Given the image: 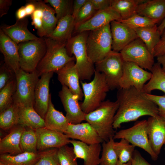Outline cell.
<instances>
[{"label": "cell", "mask_w": 165, "mask_h": 165, "mask_svg": "<svg viewBox=\"0 0 165 165\" xmlns=\"http://www.w3.org/2000/svg\"><path fill=\"white\" fill-rule=\"evenodd\" d=\"M151 71L152 77L144 85L142 91L150 94L152 90H158L165 94V73L160 64L158 62L155 63Z\"/></svg>", "instance_id": "d6a6232c"}, {"label": "cell", "mask_w": 165, "mask_h": 165, "mask_svg": "<svg viewBox=\"0 0 165 165\" xmlns=\"http://www.w3.org/2000/svg\"><path fill=\"white\" fill-rule=\"evenodd\" d=\"M37 141L35 130L25 127L21 135L20 141V146L23 152H38Z\"/></svg>", "instance_id": "e575fe53"}, {"label": "cell", "mask_w": 165, "mask_h": 165, "mask_svg": "<svg viewBox=\"0 0 165 165\" xmlns=\"http://www.w3.org/2000/svg\"><path fill=\"white\" fill-rule=\"evenodd\" d=\"M116 97L119 106L114 118V129L120 128L123 123L136 121L143 116L159 115L157 105L146 97L145 93L134 87L119 88Z\"/></svg>", "instance_id": "6da1fadb"}, {"label": "cell", "mask_w": 165, "mask_h": 165, "mask_svg": "<svg viewBox=\"0 0 165 165\" xmlns=\"http://www.w3.org/2000/svg\"><path fill=\"white\" fill-rule=\"evenodd\" d=\"M16 87V79L0 90V113L13 104Z\"/></svg>", "instance_id": "74e56055"}, {"label": "cell", "mask_w": 165, "mask_h": 165, "mask_svg": "<svg viewBox=\"0 0 165 165\" xmlns=\"http://www.w3.org/2000/svg\"><path fill=\"white\" fill-rule=\"evenodd\" d=\"M41 152H24L13 156L8 154L0 155V165H34L41 157Z\"/></svg>", "instance_id": "f1b7e54d"}, {"label": "cell", "mask_w": 165, "mask_h": 165, "mask_svg": "<svg viewBox=\"0 0 165 165\" xmlns=\"http://www.w3.org/2000/svg\"><path fill=\"white\" fill-rule=\"evenodd\" d=\"M43 38L46 44V51L36 69L40 76L46 73L56 72L68 63L75 61L74 56L68 54L66 42H61L47 37Z\"/></svg>", "instance_id": "3957f363"}, {"label": "cell", "mask_w": 165, "mask_h": 165, "mask_svg": "<svg viewBox=\"0 0 165 165\" xmlns=\"http://www.w3.org/2000/svg\"><path fill=\"white\" fill-rule=\"evenodd\" d=\"M113 138L124 139L135 147L141 148L149 154L153 161H156L158 158V156L154 152L149 144L147 120L138 121L131 127L119 131L115 133Z\"/></svg>", "instance_id": "9c48e42d"}, {"label": "cell", "mask_w": 165, "mask_h": 165, "mask_svg": "<svg viewBox=\"0 0 165 165\" xmlns=\"http://www.w3.org/2000/svg\"><path fill=\"white\" fill-rule=\"evenodd\" d=\"M135 146L126 140L122 138L119 142H115L114 148L118 157L122 163H127L131 160Z\"/></svg>", "instance_id": "d590c367"}, {"label": "cell", "mask_w": 165, "mask_h": 165, "mask_svg": "<svg viewBox=\"0 0 165 165\" xmlns=\"http://www.w3.org/2000/svg\"><path fill=\"white\" fill-rule=\"evenodd\" d=\"M0 50L4 63L15 73L20 68L18 44L0 29Z\"/></svg>", "instance_id": "7402d4cb"}, {"label": "cell", "mask_w": 165, "mask_h": 165, "mask_svg": "<svg viewBox=\"0 0 165 165\" xmlns=\"http://www.w3.org/2000/svg\"><path fill=\"white\" fill-rule=\"evenodd\" d=\"M112 50L120 52L138 37L134 29L122 22L114 20L110 23Z\"/></svg>", "instance_id": "5bb4252c"}, {"label": "cell", "mask_w": 165, "mask_h": 165, "mask_svg": "<svg viewBox=\"0 0 165 165\" xmlns=\"http://www.w3.org/2000/svg\"><path fill=\"white\" fill-rule=\"evenodd\" d=\"M119 14L111 6L99 10L90 19L75 28L78 33L90 31L102 27L113 20L121 19Z\"/></svg>", "instance_id": "ffe728a7"}, {"label": "cell", "mask_w": 165, "mask_h": 165, "mask_svg": "<svg viewBox=\"0 0 165 165\" xmlns=\"http://www.w3.org/2000/svg\"><path fill=\"white\" fill-rule=\"evenodd\" d=\"M24 6L27 16H31L36 9L35 5L31 1H28Z\"/></svg>", "instance_id": "db71d44e"}, {"label": "cell", "mask_w": 165, "mask_h": 165, "mask_svg": "<svg viewBox=\"0 0 165 165\" xmlns=\"http://www.w3.org/2000/svg\"><path fill=\"white\" fill-rule=\"evenodd\" d=\"M15 79V73L4 63L0 68V90Z\"/></svg>", "instance_id": "ee69618b"}, {"label": "cell", "mask_w": 165, "mask_h": 165, "mask_svg": "<svg viewBox=\"0 0 165 165\" xmlns=\"http://www.w3.org/2000/svg\"><path fill=\"white\" fill-rule=\"evenodd\" d=\"M75 61L68 63L56 73L62 86H66L78 100L81 101L84 94L80 86L79 75Z\"/></svg>", "instance_id": "2e32d148"}, {"label": "cell", "mask_w": 165, "mask_h": 165, "mask_svg": "<svg viewBox=\"0 0 165 165\" xmlns=\"http://www.w3.org/2000/svg\"><path fill=\"white\" fill-rule=\"evenodd\" d=\"M28 20L25 18L16 20L13 24L3 25L0 27L2 31L14 41L19 44L20 43L39 40L38 38L31 33L28 29Z\"/></svg>", "instance_id": "603a6c76"}, {"label": "cell", "mask_w": 165, "mask_h": 165, "mask_svg": "<svg viewBox=\"0 0 165 165\" xmlns=\"http://www.w3.org/2000/svg\"><path fill=\"white\" fill-rule=\"evenodd\" d=\"M45 127L64 134L70 123L62 112L57 110L52 102L51 95L47 112L44 118Z\"/></svg>", "instance_id": "d4e9b609"}, {"label": "cell", "mask_w": 165, "mask_h": 165, "mask_svg": "<svg viewBox=\"0 0 165 165\" xmlns=\"http://www.w3.org/2000/svg\"><path fill=\"white\" fill-rule=\"evenodd\" d=\"M146 0H111L110 6L125 20L138 14L139 5Z\"/></svg>", "instance_id": "f546056e"}, {"label": "cell", "mask_w": 165, "mask_h": 165, "mask_svg": "<svg viewBox=\"0 0 165 165\" xmlns=\"http://www.w3.org/2000/svg\"><path fill=\"white\" fill-rule=\"evenodd\" d=\"M31 24L37 30L38 35L40 38L46 36V33L43 26L42 18L39 17H31Z\"/></svg>", "instance_id": "7dc6e473"}, {"label": "cell", "mask_w": 165, "mask_h": 165, "mask_svg": "<svg viewBox=\"0 0 165 165\" xmlns=\"http://www.w3.org/2000/svg\"><path fill=\"white\" fill-rule=\"evenodd\" d=\"M117 165H131V160L127 163H122L119 160Z\"/></svg>", "instance_id": "6f0895ef"}, {"label": "cell", "mask_w": 165, "mask_h": 165, "mask_svg": "<svg viewBox=\"0 0 165 165\" xmlns=\"http://www.w3.org/2000/svg\"><path fill=\"white\" fill-rule=\"evenodd\" d=\"M123 61L120 52L112 50L102 60L95 64V70L104 74L111 90L119 88Z\"/></svg>", "instance_id": "30bf717a"}, {"label": "cell", "mask_w": 165, "mask_h": 165, "mask_svg": "<svg viewBox=\"0 0 165 165\" xmlns=\"http://www.w3.org/2000/svg\"><path fill=\"white\" fill-rule=\"evenodd\" d=\"M119 106L117 101L107 100L86 114L85 121L91 125L104 141H108L115 134L113 124Z\"/></svg>", "instance_id": "7a4b0ae2"}, {"label": "cell", "mask_w": 165, "mask_h": 165, "mask_svg": "<svg viewBox=\"0 0 165 165\" xmlns=\"http://www.w3.org/2000/svg\"><path fill=\"white\" fill-rule=\"evenodd\" d=\"M120 53L124 61L134 63L145 70L151 71L155 64L154 56L139 38L127 45Z\"/></svg>", "instance_id": "8fae6325"}, {"label": "cell", "mask_w": 165, "mask_h": 165, "mask_svg": "<svg viewBox=\"0 0 165 165\" xmlns=\"http://www.w3.org/2000/svg\"><path fill=\"white\" fill-rule=\"evenodd\" d=\"M84 99L80 105L86 114L97 108L105 101L110 90L104 74L95 70L93 79L89 82L81 81Z\"/></svg>", "instance_id": "5b68a950"}, {"label": "cell", "mask_w": 165, "mask_h": 165, "mask_svg": "<svg viewBox=\"0 0 165 165\" xmlns=\"http://www.w3.org/2000/svg\"><path fill=\"white\" fill-rule=\"evenodd\" d=\"M16 20H20L25 18L27 16L24 6H22L19 8L16 13Z\"/></svg>", "instance_id": "f5cc1de1"}, {"label": "cell", "mask_w": 165, "mask_h": 165, "mask_svg": "<svg viewBox=\"0 0 165 165\" xmlns=\"http://www.w3.org/2000/svg\"><path fill=\"white\" fill-rule=\"evenodd\" d=\"M15 75L16 87L14 103L34 108L35 90L40 77L38 72L36 70L27 72L20 68Z\"/></svg>", "instance_id": "52a82bcc"}, {"label": "cell", "mask_w": 165, "mask_h": 165, "mask_svg": "<svg viewBox=\"0 0 165 165\" xmlns=\"http://www.w3.org/2000/svg\"><path fill=\"white\" fill-rule=\"evenodd\" d=\"M164 165H165V164Z\"/></svg>", "instance_id": "91938a15"}, {"label": "cell", "mask_w": 165, "mask_h": 165, "mask_svg": "<svg viewBox=\"0 0 165 165\" xmlns=\"http://www.w3.org/2000/svg\"><path fill=\"white\" fill-rule=\"evenodd\" d=\"M54 72L42 74L35 88L34 108L44 119L48 109L50 97L49 85Z\"/></svg>", "instance_id": "9a60e30c"}, {"label": "cell", "mask_w": 165, "mask_h": 165, "mask_svg": "<svg viewBox=\"0 0 165 165\" xmlns=\"http://www.w3.org/2000/svg\"><path fill=\"white\" fill-rule=\"evenodd\" d=\"M165 28V18L161 22L160 25L158 27V30L161 35L163 30Z\"/></svg>", "instance_id": "9f6ffc18"}, {"label": "cell", "mask_w": 165, "mask_h": 165, "mask_svg": "<svg viewBox=\"0 0 165 165\" xmlns=\"http://www.w3.org/2000/svg\"><path fill=\"white\" fill-rule=\"evenodd\" d=\"M117 21L133 27L141 28L153 27L160 22L159 20H152L138 14L135 15L127 19H120Z\"/></svg>", "instance_id": "ab89813d"}, {"label": "cell", "mask_w": 165, "mask_h": 165, "mask_svg": "<svg viewBox=\"0 0 165 165\" xmlns=\"http://www.w3.org/2000/svg\"><path fill=\"white\" fill-rule=\"evenodd\" d=\"M58 148H50L41 151V157L34 165H60Z\"/></svg>", "instance_id": "7bdbcfd3"}, {"label": "cell", "mask_w": 165, "mask_h": 165, "mask_svg": "<svg viewBox=\"0 0 165 165\" xmlns=\"http://www.w3.org/2000/svg\"><path fill=\"white\" fill-rule=\"evenodd\" d=\"M35 130L37 137L38 151L50 148H59L70 143L71 140L64 134L45 127Z\"/></svg>", "instance_id": "e0dca14e"}, {"label": "cell", "mask_w": 165, "mask_h": 165, "mask_svg": "<svg viewBox=\"0 0 165 165\" xmlns=\"http://www.w3.org/2000/svg\"><path fill=\"white\" fill-rule=\"evenodd\" d=\"M17 105L18 124L34 129L45 127L44 119L37 113L33 107Z\"/></svg>", "instance_id": "83f0119b"}, {"label": "cell", "mask_w": 165, "mask_h": 165, "mask_svg": "<svg viewBox=\"0 0 165 165\" xmlns=\"http://www.w3.org/2000/svg\"><path fill=\"white\" fill-rule=\"evenodd\" d=\"M89 31L79 33L72 37L66 42V47L68 54L73 55L75 58V66L80 80H90L94 75V64L88 56L86 42Z\"/></svg>", "instance_id": "277c9868"}, {"label": "cell", "mask_w": 165, "mask_h": 165, "mask_svg": "<svg viewBox=\"0 0 165 165\" xmlns=\"http://www.w3.org/2000/svg\"><path fill=\"white\" fill-rule=\"evenodd\" d=\"M18 105L13 103L9 107L0 113V128L3 130L9 131L18 124Z\"/></svg>", "instance_id": "836d02e7"}, {"label": "cell", "mask_w": 165, "mask_h": 165, "mask_svg": "<svg viewBox=\"0 0 165 165\" xmlns=\"http://www.w3.org/2000/svg\"><path fill=\"white\" fill-rule=\"evenodd\" d=\"M131 165H152L141 156L140 152L135 150L131 160Z\"/></svg>", "instance_id": "681fc988"}, {"label": "cell", "mask_w": 165, "mask_h": 165, "mask_svg": "<svg viewBox=\"0 0 165 165\" xmlns=\"http://www.w3.org/2000/svg\"><path fill=\"white\" fill-rule=\"evenodd\" d=\"M97 11L90 0H87L75 18V29L91 18Z\"/></svg>", "instance_id": "b9f144b4"}, {"label": "cell", "mask_w": 165, "mask_h": 165, "mask_svg": "<svg viewBox=\"0 0 165 165\" xmlns=\"http://www.w3.org/2000/svg\"><path fill=\"white\" fill-rule=\"evenodd\" d=\"M164 145H165V148H164V150H165V143H164Z\"/></svg>", "instance_id": "680465c9"}, {"label": "cell", "mask_w": 165, "mask_h": 165, "mask_svg": "<svg viewBox=\"0 0 165 165\" xmlns=\"http://www.w3.org/2000/svg\"><path fill=\"white\" fill-rule=\"evenodd\" d=\"M147 121V133L150 145L158 156L165 143V117L150 116Z\"/></svg>", "instance_id": "ac0fdd59"}, {"label": "cell", "mask_w": 165, "mask_h": 165, "mask_svg": "<svg viewBox=\"0 0 165 165\" xmlns=\"http://www.w3.org/2000/svg\"><path fill=\"white\" fill-rule=\"evenodd\" d=\"M75 28V18L72 14H68L58 20L55 29L47 37L61 42L66 43L72 37Z\"/></svg>", "instance_id": "4316f807"}, {"label": "cell", "mask_w": 165, "mask_h": 165, "mask_svg": "<svg viewBox=\"0 0 165 165\" xmlns=\"http://www.w3.org/2000/svg\"><path fill=\"white\" fill-rule=\"evenodd\" d=\"M36 7L40 8L42 11V20L46 33V36L50 35L55 29L57 22L54 9L41 0H30Z\"/></svg>", "instance_id": "1f68e13d"}, {"label": "cell", "mask_w": 165, "mask_h": 165, "mask_svg": "<svg viewBox=\"0 0 165 165\" xmlns=\"http://www.w3.org/2000/svg\"><path fill=\"white\" fill-rule=\"evenodd\" d=\"M110 24L89 31L86 42L87 55L95 63L104 59L112 50Z\"/></svg>", "instance_id": "8992f818"}, {"label": "cell", "mask_w": 165, "mask_h": 165, "mask_svg": "<svg viewBox=\"0 0 165 165\" xmlns=\"http://www.w3.org/2000/svg\"><path fill=\"white\" fill-rule=\"evenodd\" d=\"M59 96L70 123H79L85 120L86 114L81 109L79 100L66 86H62Z\"/></svg>", "instance_id": "4fadbf2b"}, {"label": "cell", "mask_w": 165, "mask_h": 165, "mask_svg": "<svg viewBox=\"0 0 165 165\" xmlns=\"http://www.w3.org/2000/svg\"><path fill=\"white\" fill-rule=\"evenodd\" d=\"M25 127L18 124L0 141V154L16 155L23 152L20 146V138Z\"/></svg>", "instance_id": "cb8c5ba5"}, {"label": "cell", "mask_w": 165, "mask_h": 165, "mask_svg": "<svg viewBox=\"0 0 165 165\" xmlns=\"http://www.w3.org/2000/svg\"><path fill=\"white\" fill-rule=\"evenodd\" d=\"M96 10H102L110 6L111 0H90Z\"/></svg>", "instance_id": "c3c4849f"}, {"label": "cell", "mask_w": 165, "mask_h": 165, "mask_svg": "<svg viewBox=\"0 0 165 165\" xmlns=\"http://www.w3.org/2000/svg\"><path fill=\"white\" fill-rule=\"evenodd\" d=\"M64 134L69 138L76 139L88 145L103 143L104 141L88 123H69Z\"/></svg>", "instance_id": "d6986e66"}, {"label": "cell", "mask_w": 165, "mask_h": 165, "mask_svg": "<svg viewBox=\"0 0 165 165\" xmlns=\"http://www.w3.org/2000/svg\"><path fill=\"white\" fill-rule=\"evenodd\" d=\"M165 54V28L162 32L160 39L155 47L154 56L157 57Z\"/></svg>", "instance_id": "bcb514c9"}, {"label": "cell", "mask_w": 165, "mask_h": 165, "mask_svg": "<svg viewBox=\"0 0 165 165\" xmlns=\"http://www.w3.org/2000/svg\"><path fill=\"white\" fill-rule=\"evenodd\" d=\"M113 138L102 144V152L100 157V165H117L119 159L114 148Z\"/></svg>", "instance_id": "8d00e7d4"}, {"label": "cell", "mask_w": 165, "mask_h": 165, "mask_svg": "<svg viewBox=\"0 0 165 165\" xmlns=\"http://www.w3.org/2000/svg\"><path fill=\"white\" fill-rule=\"evenodd\" d=\"M11 0H0V17L6 14L12 4Z\"/></svg>", "instance_id": "816d5d0a"}, {"label": "cell", "mask_w": 165, "mask_h": 165, "mask_svg": "<svg viewBox=\"0 0 165 165\" xmlns=\"http://www.w3.org/2000/svg\"><path fill=\"white\" fill-rule=\"evenodd\" d=\"M57 154L60 165H78L73 147L64 145L58 148Z\"/></svg>", "instance_id": "60d3db41"}, {"label": "cell", "mask_w": 165, "mask_h": 165, "mask_svg": "<svg viewBox=\"0 0 165 165\" xmlns=\"http://www.w3.org/2000/svg\"><path fill=\"white\" fill-rule=\"evenodd\" d=\"M146 97L157 106L159 116L165 117V94L162 96L145 94Z\"/></svg>", "instance_id": "f6af8a7d"}, {"label": "cell", "mask_w": 165, "mask_h": 165, "mask_svg": "<svg viewBox=\"0 0 165 165\" xmlns=\"http://www.w3.org/2000/svg\"><path fill=\"white\" fill-rule=\"evenodd\" d=\"M18 47L20 68L27 72L36 70L46 51L44 38L21 42Z\"/></svg>", "instance_id": "ba28073f"}, {"label": "cell", "mask_w": 165, "mask_h": 165, "mask_svg": "<svg viewBox=\"0 0 165 165\" xmlns=\"http://www.w3.org/2000/svg\"><path fill=\"white\" fill-rule=\"evenodd\" d=\"M75 158L83 160V165H99L101 150L100 143L89 145L75 139L71 140Z\"/></svg>", "instance_id": "44dd1931"}, {"label": "cell", "mask_w": 165, "mask_h": 165, "mask_svg": "<svg viewBox=\"0 0 165 165\" xmlns=\"http://www.w3.org/2000/svg\"><path fill=\"white\" fill-rule=\"evenodd\" d=\"M138 14L162 22L165 18V0H146L139 5Z\"/></svg>", "instance_id": "484cf974"}, {"label": "cell", "mask_w": 165, "mask_h": 165, "mask_svg": "<svg viewBox=\"0 0 165 165\" xmlns=\"http://www.w3.org/2000/svg\"><path fill=\"white\" fill-rule=\"evenodd\" d=\"M152 73L144 70L136 64L123 61V73L119 82V88L134 87L142 91L145 83L149 80Z\"/></svg>", "instance_id": "7c38bea8"}, {"label": "cell", "mask_w": 165, "mask_h": 165, "mask_svg": "<svg viewBox=\"0 0 165 165\" xmlns=\"http://www.w3.org/2000/svg\"><path fill=\"white\" fill-rule=\"evenodd\" d=\"M44 2L49 3L53 8L57 21L68 15L72 14V0H45Z\"/></svg>", "instance_id": "f35d334b"}, {"label": "cell", "mask_w": 165, "mask_h": 165, "mask_svg": "<svg viewBox=\"0 0 165 165\" xmlns=\"http://www.w3.org/2000/svg\"><path fill=\"white\" fill-rule=\"evenodd\" d=\"M157 57V62L162 65V68L165 73V54Z\"/></svg>", "instance_id": "11a10c76"}, {"label": "cell", "mask_w": 165, "mask_h": 165, "mask_svg": "<svg viewBox=\"0 0 165 165\" xmlns=\"http://www.w3.org/2000/svg\"><path fill=\"white\" fill-rule=\"evenodd\" d=\"M87 0H75L73 1L72 15L75 18Z\"/></svg>", "instance_id": "f907efd6"}, {"label": "cell", "mask_w": 165, "mask_h": 165, "mask_svg": "<svg viewBox=\"0 0 165 165\" xmlns=\"http://www.w3.org/2000/svg\"><path fill=\"white\" fill-rule=\"evenodd\" d=\"M131 27L134 29L138 38L144 42L150 52L154 56L155 47L159 42L161 36L158 30L157 25L147 28Z\"/></svg>", "instance_id": "4dcf8cb0"}]
</instances>
